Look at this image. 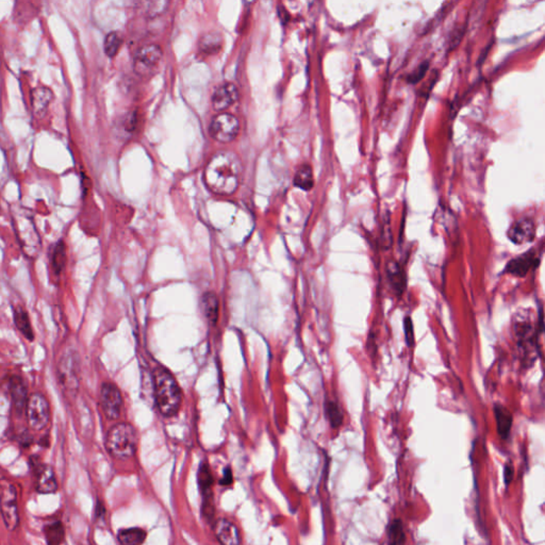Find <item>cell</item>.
<instances>
[{
    "label": "cell",
    "instance_id": "cell-34",
    "mask_svg": "<svg viewBox=\"0 0 545 545\" xmlns=\"http://www.w3.org/2000/svg\"><path fill=\"white\" fill-rule=\"evenodd\" d=\"M232 473H231L230 468H226L224 472V476H223V479L221 480V485L229 486L232 484Z\"/></svg>",
    "mask_w": 545,
    "mask_h": 545
},
{
    "label": "cell",
    "instance_id": "cell-11",
    "mask_svg": "<svg viewBox=\"0 0 545 545\" xmlns=\"http://www.w3.org/2000/svg\"><path fill=\"white\" fill-rule=\"evenodd\" d=\"M198 485L203 495V515L206 519H212L215 517V505H213V475L210 470L209 464L204 462L198 470Z\"/></svg>",
    "mask_w": 545,
    "mask_h": 545
},
{
    "label": "cell",
    "instance_id": "cell-4",
    "mask_svg": "<svg viewBox=\"0 0 545 545\" xmlns=\"http://www.w3.org/2000/svg\"><path fill=\"white\" fill-rule=\"evenodd\" d=\"M0 513L8 531H14L19 526L17 489L5 478L0 479Z\"/></svg>",
    "mask_w": 545,
    "mask_h": 545
},
{
    "label": "cell",
    "instance_id": "cell-8",
    "mask_svg": "<svg viewBox=\"0 0 545 545\" xmlns=\"http://www.w3.org/2000/svg\"><path fill=\"white\" fill-rule=\"evenodd\" d=\"M240 130V123L235 115L230 113H221L213 117L210 123V135L215 140L221 143H228L235 140Z\"/></svg>",
    "mask_w": 545,
    "mask_h": 545
},
{
    "label": "cell",
    "instance_id": "cell-35",
    "mask_svg": "<svg viewBox=\"0 0 545 545\" xmlns=\"http://www.w3.org/2000/svg\"><path fill=\"white\" fill-rule=\"evenodd\" d=\"M105 515V508H103V504L101 502H98L97 506H96V515Z\"/></svg>",
    "mask_w": 545,
    "mask_h": 545
},
{
    "label": "cell",
    "instance_id": "cell-5",
    "mask_svg": "<svg viewBox=\"0 0 545 545\" xmlns=\"http://www.w3.org/2000/svg\"><path fill=\"white\" fill-rule=\"evenodd\" d=\"M162 59H164V50L159 45H144L135 52L133 58V70L140 77H152L158 70Z\"/></svg>",
    "mask_w": 545,
    "mask_h": 545
},
{
    "label": "cell",
    "instance_id": "cell-27",
    "mask_svg": "<svg viewBox=\"0 0 545 545\" xmlns=\"http://www.w3.org/2000/svg\"><path fill=\"white\" fill-rule=\"evenodd\" d=\"M50 261H52V270L54 274L57 275L61 274L66 264V248L62 241H59L52 248Z\"/></svg>",
    "mask_w": 545,
    "mask_h": 545
},
{
    "label": "cell",
    "instance_id": "cell-32",
    "mask_svg": "<svg viewBox=\"0 0 545 545\" xmlns=\"http://www.w3.org/2000/svg\"><path fill=\"white\" fill-rule=\"evenodd\" d=\"M404 330H405L406 343L409 348H411L415 344V330H413V323L410 317H406L404 319Z\"/></svg>",
    "mask_w": 545,
    "mask_h": 545
},
{
    "label": "cell",
    "instance_id": "cell-1",
    "mask_svg": "<svg viewBox=\"0 0 545 545\" xmlns=\"http://www.w3.org/2000/svg\"><path fill=\"white\" fill-rule=\"evenodd\" d=\"M242 164L237 155L231 152L215 154L208 162L204 172L206 186L219 195H232L242 177Z\"/></svg>",
    "mask_w": 545,
    "mask_h": 545
},
{
    "label": "cell",
    "instance_id": "cell-15",
    "mask_svg": "<svg viewBox=\"0 0 545 545\" xmlns=\"http://www.w3.org/2000/svg\"><path fill=\"white\" fill-rule=\"evenodd\" d=\"M386 275L393 293L399 297L403 295L407 288V275L403 266L395 260H390L386 264Z\"/></svg>",
    "mask_w": 545,
    "mask_h": 545
},
{
    "label": "cell",
    "instance_id": "cell-17",
    "mask_svg": "<svg viewBox=\"0 0 545 545\" xmlns=\"http://www.w3.org/2000/svg\"><path fill=\"white\" fill-rule=\"evenodd\" d=\"M52 101V92L46 86H39L31 94L33 113L35 117L42 119L46 115L49 105Z\"/></svg>",
    "mask_w": 545,
    "mask_h": 545
},
{
    "label": "cell",
    "instance_id": "cell-20",
    "mask_svg": "<svg viewBox=\"0 0 545 545\" xmlns=\"http://www.w3.org/2000/svg\"><path fill=\"white\" fill-rule=\"evenodd\" d=\"M201 310L210 324H217L219 319V303L217 294L207 292L201 297Z\"/></svg>",
    "mask_w": 545,
    "mask_h": 545
},
{
    "label": "cell",
    "instance_id": "cell-21",
    "mask_svg": "<svg viewBox=\"0 0 545 545\" xmlns=\"http://www.w3.org/2000/svg\"><path fill=\"white\" fill-rule=\"evenodd\" d=\"M13 317H14L15 326L21 331V335H23L27 340L32 342V341L34 340V333H33L30 319H29L27 311L21 307L15 308Z\"/></svg>",
    "mask_w": 545,
    "mask_h": 545
},
{
    "label": "cell",
    "instance_id": "cell-12",
    "mask_svg": "<svg viewBox=\"0 0 545 545\" xmlns=\"http://www.w3.org/2000/svg\"><path fill=\"white\" fill-rule=\"evenodd\" d=\"M537 225L533 217H519L507 231V238L515 245H524L536 239Z\"/></svg>",
    "mask_w": 545,
    "mask_h": 545
},
{
    "label": "cell",
    "instance_id": "cell-30",
    "mask_svg": "<svg viewBox=\"0 0 545 545\" xmlns=\"http://www.w3.org/2000/svg\"><path fill=\"white\" fill-rule=\"evenodd\" d=\"M325 413H326L327 419H328L333 428H339L342 425V410H341V408L339 407L336 402L327 401L326 404H325Z\"/></svg>",
    "mask_w": 545,
    "mask_h": 545
},
{
    "label": "cell",
    "instance_id": "cell-24",
    "mask_svg": "<svg viewBox=\"0 0 545 545\" xmlns=\"http://www.w3.org/2000/svg\"><path fill=\"white\" fill-rule=\"evenodd\" d=\"M119 543L125 545L142 544L146 539V531L140 527L121 529L117 534Z\"/></svg>",
    "mask_w": 545,
    "mask_h": 545
},
{
    "label": "cell",
    "instance_id": "cell-2",
    "mask_svg": "<svg viewBox=\"0 0 545 545\" xmlns=\"http://www.w3.org/2000/svg\"><path fill=\"white\" fill-rule=\"evenodd\" d=\"M155 401L159 413L166 417L177 415L182 403V392L177 380L168 368L158 366L154 370Z\"/></svg>",
    "mask_w": 545,
    "mask_h": 545
},
{
    "label": "cell",
    "instance_id": "cell-14",
    "mask_svg": "<svg viewBox=\"0 0 545 545\" xmlns=\"http://www.w3.org/2000/svg\"><path fill=\"white\" fill-rule=\"evenodd\" d=\"M239 91L235 84L225 82L215 90L212 95V106L215 111H225L238 101Z\"/></svg>",
    "mask_w": 545,
    "mask_h": 545
},
{
    "label": "cell",
    "instance_id": "cell-28",
    "mask_svg": "<svg viewBox=\"0 0 545 545\" xmlns=\"http://www.w3.org/2000/svg\"><path fill=\"white\" fill-rule=\"evenodd\" d=\"M123 38L121 33L117 31H112L106 37L105 44H103V49H105L106 54L109 58H115L119 54V49L123 46Z\"/></svg>",
    "mask_w": 545,
    "mask_h": 545
},
{
    "label": "cell",
    "instance_id": "cell-13",
    "mask_svg": "<svg viewBox=\"0 0 545 545\" xmlns=\"http://www.w3.org/2000/svg\"><path fill=\"white\" fill-rule=\"evenodd\" d=\"M33 472L37 476V491L41 494H52L58 490V482L54 468L42 464L38 457H31Z\"/></svg>",
    "mask_w": 545,
    "mask_h": 545
},
{
    "label": "cell",
    "instance_id": "cell-22",
    "mask_svg": "<svg viewBox=\"0 0 545 545\" xmlns=\"http://www.w3.org/2000/svg\"><path fill=\"white\" fill-rule=\"evenodd\" d=\"M294 186L304 191H310L315 187L313 168L309 164H303L294 176Z\"/></svg>",
    "mask_w": 545,
    "mask_h": 545
},
{
    "label": "cell",
    "instance_id": "cell-3",
    "mask_svg": "<svg viewBox=\"0 0 545 545\" xmlns=\"http://www.w3.org/2000/svg\"><path fill=\"white\" fill-rule=\"evenodd\" d=\"M108 452L117 459H128L138 448V433L130 423L115 424L108 431L106 438Z\"/></svg>",
    "mask_w": 545,
    "mask_h": 545
},
{
    "label": "cell",
    "instance_id": "cell-29",
    "mask_svg": "<svg viewBox=\"0 0 545 545\" xmlns=\"http://www.w3.org/2000/svg\"><path fill=\"white\" fill-rule=\"evenodd\" d=\"M388 539H389L390 544L406 543V535L401 519H393L390 523L389 527H388Z\"/></svg>",
    "mask_w": 545,
    "mask_h": 545
},
{
    "label": "cell",
    "instance_id": "cell-23",
    "mask_svg": "<svg viewBox=\"0 0 545 545\" xmlns=\"http://www.w3.org/2000/svg\"><path fill=\"white\" fill-rule=\"evenodd\" d=\"M170 0H141V9L147 17L156 19L166 13Z\"/></svg>",
    "mask_w": 545,
    "mask_h": 545
},
{
    "label": "cell",
    "instance_id": "cell-10",
    "mask_svg": "<svg viewBox=\"0 0 545 545\" xmlns=\"http://www.w3.org/2000/svg\"><path fill=\"white\" fill-rule=\"evenodd\" d=\"M99 399L106 417L109 419H119L123 405V396L119 388L112 382H105L101 386Z\"/></svg>",
    "mask_w": 545,
    "mask_h": 545
},
{
    "label": "cell",
    "instance_id": "cell-31",
    "mask_svg": "<svg viewBox=\"0 0 545 545\" xmlns=\"http://www.w3.org/2000/svg\"><path fill=\"white\" fill-rule=\"evenodd\" d=\"M429 66H430L429 61H424L423 63L419 64V66H417V68H415L413 72H410V74L408 75V83H419V82L425 77V75H426V72H428Z\"/></svg>",
    "mask_w": 545,
    "mask_h": 545
},
{
    "label": "cell",
    "instance_id": "cell-19",
    "mask_svg": "<svg viewBox=\"0 0 545 545\" xmlns=\"http://www.w3.org/2000/svg\"><path fill=\"white\" fill-rule=\"evenodd\" d=\"M493 411L494 415H495V421H497V429L499 436L503 440H507L509 438V435H511V427H513V415L505 406L501 405V404H495Z\"/></svg>",
    "mask_w": 545,
    "mask_h": 545
},
{
    "label": "cell",
    "instance_id": "cell-18",
    "mask_svg": "<svg viewBox=\"0 0 545 545\" xmlns=\"http://www.w3.org/2000/svg\"><path fill=\"white\" fill-rule=\"evenodd\" d=\"M9 389L15 409L17 413H23L28 402L26 382H23V378L19 376H12L10 377Z\"/></svg>",
    "mask_w": 545,
    "mask_h": 545
},
{
    "label": "cell",
    "instance_id": "cell-9",
    "mask_svg": "<svg viewBox=\"0 0 545 545\" xmlns=\"http://www.w3.org/2000/svg\"><path fill=\"white\" fill-rule=\"evenodd\" d=\"M541 261V252L537 248H531L524 254L519 255L511 259L504 268V274L524 278L529 270L538 268Z\"/></svg>",
    "mask_w": 545,
    "mask_h": 545
},
{
    "label": "cell",
    "instance_id": "cell-16",
    "mask_svg": "<svg viewBox=\"0 0 545 545\" xmlns=\"http://www.w3.org/2000/svg\"><path fill=\"white\" fill-rule=\"evenodd\" d=\"M215 533L217 540L225 545L240 544L241 537L238 527L226 519H221L215 522Z\"/></svg>",
    "mask_w": 545,
    "mask_h": 545
},
{
    "label": "cell",
    "instance_id": "cell-7",
    "mask_svg": "<svg viewBox=\"0 0 545 545\" xmlns=\"http://www.w3.org/2000/svg\"><path fill=\"white\" fill-rule=\"evenodd\" d=\"M27 421L33 430L40 431L50 421V406L43 394L33 393L26 405Z\"/></svg>",
    "mask_w": 545,
    "mask_h": 545
},
{
    "label": "cell",
    "instance_id": "cell-33",
    "mask_svg": "<svg viewBox=\"0 0 545 545\" xmlns=\"http://www.w3.org/2000/svg\"><path fill=\"white\" fill-rule=\"evenodd\" d=\"M513 476H515V466H513V462H507L504 468V480H505L506 487L511 485Z\"/></svg>",
    "mask_w": 545,
    "mask_h": 545
},
{
    "label": "cell",
    "instance_id": "cell-26",
    "mask_svg": "<svg viewBox=\"0 0 545 545\" xmlns=\"http://www.w3.org/2000/svg\"><path fill=\"white\" fill-rule=\"evenodd\" d=\"M223 47V38L219 33H209L199 42L201 52L206 54H215Z\"/></svg>",
    "mask_w": 545,
    "mask_h": 545
},
{
    "label": "cell",
    "instance_id": "cell-6",
    "mask_svg": "<svg viewBox=\"0 0 545 545\" xmlns=\"http://www.w3.org/2000/svg\"><path fill=\"white\" fill-rule=\"evenodd\" d=\"M58 377L61 386L68 393H76L79 386V359L72 350H66L58 364Z\"/></svg>",
    "mask_w": 545,
    "mask_h": 545
},
{
    "label": "cell",
    "instance_id": "cell-25",
    "mask_svg": "<svg viewBox=\"0 0 545 545\" xmlns=\"http://www.w3.org/2000/svg\"><path fill=\"white\" fill-rule=\"evenodd\" d=\"M43 531H44L45 539L48 544L58 545L63 543L66 540V529H64L63 524L59 521L46 525Z\"/></svg>",
    "mask_w": 545,
    "mask_h": 545
}]
</instances>
